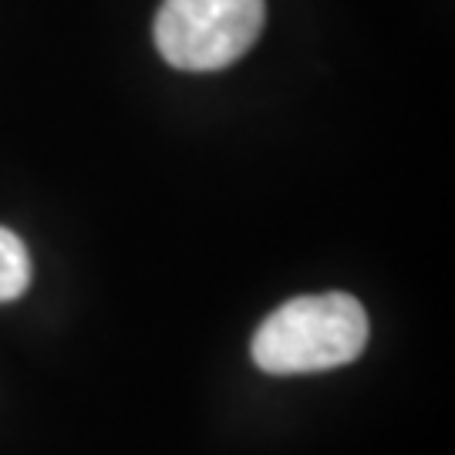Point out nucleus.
<instances>
[{"instance_id": "f257e3e1", "label": "nucleus", "mask_w": 455, "mask_h": 455, "mask_svg": "<svg viewBox=\"0 0 455 455\" xmlns=\"http://www.w3.org/2000/svg\"><path fill=\"white\" fill-rule=\"evenodd\" d=\"M368 344V314L351 293L293 297L253 334L250 355L267 374H314L355 361Z\"/></svg>"}, {"instance_id": "f03ea898", "label": "nucleus", "mask_w": 455, "mask_h": 455, "mask_svg": "<svg viewBox=\"0 0 455 455\" xmlns=\"http://www.w3.org/2000/svg\"><path fill=\"white\" fill-rule=\"evenodd\" d=\"M263 17V0H163L156 48L180 71H220L257 44Z\"/></svg>"}, {"instance_id": "7ed1b4c3", "label": "nucleus", "mask_w": 455, "mask_h": 455, "mask_svg": "<svg viewBox=\"0 0 455 455\" xmlns=\"http://www.w3.org/2000/svg\"><path fill=\"white\" fill-rule=\"evenodd\" d=\"M31 283V257L20 236L0 227V304L17 300Z\"/></svg>"}]
</instances>
